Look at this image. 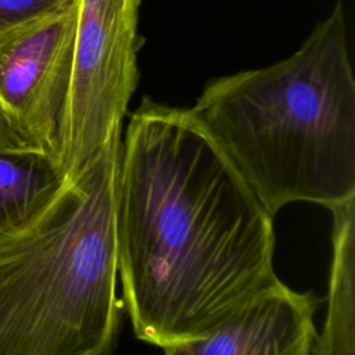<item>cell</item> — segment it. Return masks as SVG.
I'll return each mask as SVG.
<instances>
[{
	"instance_id": "cell-2",
	"label": "cell",
	"mask_w": 355,
	"mask_h": 355,
	"mask_svg": "<svg viewBox=\"0 0 355 355\" xmlns=\"http://www.w3.org/2000/svg\"><path fill=\"white\" fill-rule=\"evenodd\" d=\"M273 216L355 198V78L341 0L287 58L211 80L191 108Z\"/></svg>"
},
{
	"instance_id": "cell-1",
	"label": "cell",
	"mask_w": 355,
	"mask_h": 355,
	"mask_svg": "<svg viewBox=\"0 0 355 355\" xmlns=\"http://www.w3.org/2000/svg\"><path fill=\"white\" fill-rule=\"evenodd\" d=\"M115 244L135 334L161 348L277 280L273 216L191 108L150 97L121 144Z\"/></svg>"
},
{
	"instance_id": "cell-6",
	"label": "cell",
	"mask_w": 355,
	"mask_h": 355,
	"mask_svg": "<svg viewBox=\"0 0 355 355\" xmlns=\"http://www.w3.org/2000/svg\"><path fill=\"white\" fill-rule=\"evenodd\" d=\"M318 301L279 279L204 333L162 347V355H311Z\"/></svg>"
},
{
	"instance_id": "cell-9",
	"label": "cell",
	"mask_w": 355,
	"mask_h": 355,
	"mask_svg": "<svg viewBox=\"0 0 355 355\" xmlns=\"http://www.w3.org/2000/svg\"><path fill=\"white\" fill-rule=\"evenodd\" d=\"M73 0H0V33L54 12Z\"/></svg>"
},
{
	"instance_id": "cell-10",
	"label": "cell",
	"mask_w": 355,
	"mask_h": 355,
	"mask_svg": "<svg viewBox=\"0 0 355 355\" xmlns=\"http://www.w3.org/2000/svg\"><path fill=\"white\" fill-rule=\"evenodd\" d=\"M33 148L15 129L6 111L0 105V151Z\"/></svg>"
},
{
	"instance_id": "cell-4",
	"label": "cell",
	"mask_w": 355,
	"mask_h": 355,
	"mask_svg": "<svg viewBox=\"0 0 355 355\" xmlns=\"http://www.w3.org/2000/svg\"><path fill=\"white\" fill-rule=\"evenodd\" d=\"M141 0H78L71 79L57 164L72 179L122 144V122L139 80Z\"/></svg>"
},
{
	"instance_id": "cell-3",
	"label": "cell",
	"mask_w": 355,
	"mask_h": 355,
	"mask_svg": "<svg viewBox=\"0 0 355 355\" xmlns=\"http://www.w3.org/2000/svg\"><path fill=\"white\" fill-rule=\"evenodd\" d=\"M121 146L0 232V355H111L118 337L115 191Z\"/></svg>"
},
{
	"instance_id": "cell-8",
	"label": "cell",
	"mask_w": 355,
	"mask_h": 355,
	"mask_svg": "<svg viewBox=\"0 0 355 355\" xmlns=\"http://www.w3.org/2000/svg\"><path fill=\"white\" fill-rule=\"evenodd\" d=\"M65 180L57 161L42 150L0 151V232L32 219Z\"/></svg>"
},
{
	"instance_id": "cell-7",
	"label": "cell",
	"mask_w": 355,
	"mask_h": 355,
	"mask_svg": "<svg viewBox=\"0 0 355 355\" xmlns=\"http://www.w3.org/2000/svg\"><path fill=\"white\" fill-rule=\"evenodd\" d=\"M333 214V258L327 313L311 355H355V201L329 208Z\"/></svg>"
},
{
	"instance_id": "cell-5",
	"label": "cell",
	"mask_w": 355,
	"mask_h": 355,
	"mask_svg": "<svg viewBox=\"0 0 355 355\" xmlns=\"http://www.w3.org/2000/svg\"><path fill=\"white\" fill-rule=\"evenodd\" d=\"M78 0L0 33V105L33 148L57 161L68 94Z\"/></svg>"
}]
</instances>
